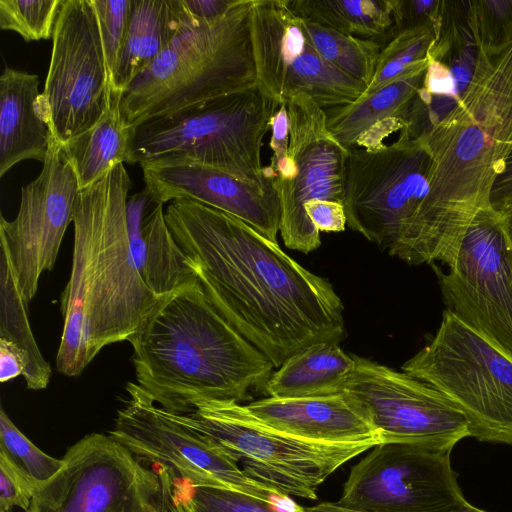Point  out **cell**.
<instances>
[{
  "label": "cell",
  "mask_w": 512,
  "mask_h": 512,
  "mask_svg": "<svg viewBox=\"0 0 512 512\" xmlns=\"http://www.w3.org/2000/svg\"><path fill=\"white\" fill-rule=\"evenodd\" d=\"M192 22L181 0H130L126 37L113 72L111 87L121 93Z\"/></svg>",
  "instance_id": "obj_24"
},
{
  "label": "cell",
  "mask_w": 512,
  "mask_h": 512,
  "mask_svg": "<svg viewBox=\"0 0 512 512\" xmlns=\"http://www.w3.org/2000/svg\"><path fill=\"white\" fill-rule=\"evenodd\" d=\"M156 472L168 512H279L271 504L241 493L193 487L160 467Z\"/></svg>",
  "instance_id": "obj_29"
},
{
  "label": "cell",
  "mask_w": 512,
  "mask_h": 512,
  "mask_svg": "<svg viewBox=\"0 0 512 512\" xmlns=\"http://www.w3.org/2000/svg\"><path fill=\"white\" fill-rule=\"evenodd\" d=\"M478 43L472 80L454 111L421 137L432 157L435 203L469 224L490 206L512 150V12L468 1Z\"/></svg>",
  "instance_id": "obj_4"
},
{
  "label": "cell",
  "mask_w": 512,
  "mask_h": 512,
  "mask_svg": "<svg viewBox=\"0 0 512 512\" xmlns=\"http://www.w3.org/2000/svg\"><path fill=\"white\" fill-rule=\"evenodd\" d=\"M310 41L331 66L367 87L372 81L381 45L305 20Z\"/></svg>",
  "instance_id": "obj_30"
},
{
  "label": "cell",
  "mask_w": 512,
  "mask_h": 512,
  "mask_svg": "<svg viewBox=\"0 0 512 512\" xmlns=\"http://www.w3.org/2000/svg\"><path fill=\"white\" fill-rule=\"evenodd\" d=\"M437 28L438 22L394 34L381 46L372 81L362 96L379 90L425 63L436 39Z\"/></svg>",
  "instance_id": "obj_31"
},
{
  "label": "cell",
  "mask_w": 512,
  "mask_h": 512,
  "mask_svg": "<svg viewBox=\"0 0 512 512\" xmlns=\"http://www.w3.org/2000/svg\"><path fill=\"white\" fill-rule=\"evenodd\" d=\"M243 406L262 424L305 440L382 443L368 408L348 391L318 397H267Z\"/></svg>",
  "instance_id": "obj_20"
},
{
  "label": "cell",
  "mask_w": 512,
  "mask_h": 512,
  "mask_svg": "<svg viewBox=\"0 0 512 512\" xmlns=\"http://www.w3.org/2000/svg\"><path fill=\"white\" fill-rule=\"evenodd\" d=\"M35 487L0 454V512L13 507L28 511Z\"/></svg>",
  "instance_id": "obj_36"
},
{
  "label": "cell",
  "mask_w": 512,
  "mask_h": 512,
  "mask_svg": "<svg viewBox=\"0 0 512 512\" xmlns=\"http://www.w3.org/2000/svg\"><path fill=\"white\" fill-rule=\"evenodd\" d=\"M301 18L384 45L392 37L390 0H288Z\"/></svg>",
  "instance_id": "obj_27"
},
{
  "label": "cell",
  "mask_w": 512,
  "mask_h": 512,
  "mask_svg": "<svg viewBox=\"0 0 512 512\" xmlns=\"http://www.w3.org/2000/svg\"><path fill=\"white\" fill-rule=\"evenodd\" d=\"M39 77L6 66L0 76V177L21 161L44 162L52 132L39 109Z\"/></svg>",
  "instance_id": "obj_23"
},
{
  "label": "cell",
  "mask_w": 512,
  "mask_h": 512,
  "mask_svg": "<svg viewBox=\"0 0 512 512\" xmlns=\"http://www.w3.org/2000/svg\"><path fill=\"white\" fill-rule=\"evenodd\" d=\"M431 265L447 309L512 357V245L499 214H475L448 272Z\"/></svg>",
  "instance_id": "obj_13"
},
{
  "label": "cell",
  "mask_w": 512,
  "mask_h": 512,
  "mask_svg": "<svg viewBox=\"0 0 512 512\" xmlns=\"http://www.w3.org/2000/svg\"><path fill=\"white\" fill-rule=\"evenodd\" d=\"M0 454L3 455L37 490L62 467L54 458L29 440L0 410ZM36 492V491H35Z\"/></svg>",
  "instance_id": "obj_32"
},
{
  "label": "cell",
  "mask_w": 512,
  "mask_h": 512,
  "mask_svg": "<svg viewBox=\"0 0 512 512\" xmlns=\"http://www.w3.org/2000/svg\"><path fill=\"white\" fill-rule=\"evenodd\" d=\"M492 208L499 214L512 245V196Z\"/></svg>",
  "instance_id": "obj_43"
},
{
  "label": "cell",
  "mask_w": 512,
  "mask_h": 512,
  "mask_svg": "<svg viewBox=\"0 0 512 512\" xmlns=\"http://www.w3.org/2000/svg\"><path fill=\"white\" fill-rule=\"evenodd\" d=\"M137 384L165 411L243 401L274 368L216 309L195 277L160 299L129 339Z\"/></svg>",
  "instance_id": "obj_3"
},
{
  "label": "cell",
  "mask_w": 512,
  "mask_h": 512,
  "mask_svg": "<svg viewBox=\"0 0 512 512\" xmlns=\"http://www.w3.org/2000/svg\"><path fill=\"white\" fill-rule=\"evenodd\" d=\"M167 225L220 314L273 364L345 334L344 306L332 284L304 268L242 220L179 199Z\"/></svg>",
  "instance_id": "obj_1"
},
{
  "label": "cell",
  "mask_w": 512,
  "mask_h": 512,
  "mask_svg": "<svg viewBox=\"0 0 512 512\" xmlns=\"http://www.w3.org/2000/svg\"><path fill=\"white\" fill-rule=\"evenodd\" d=\"M512 196V150L492 185L489 202L495 207Z\"/></svg>",
  "instance_id": "obj_41"
},
{
  "label": "cell",
  "mask_w": 512,
  "mask_h": 512,
  "mask_svg": "<svg viewBox=\"0 0 512 512\" xmlns=\"http://www.w3.org/2000/svg\"><path fill=\"white\" fill-rule=\"evenodd\" d=\"M166 412L215 441L250 479L290 497L316 500L318 487L331 474L377 445L321 443L291 436L257 421L232 400L203 401L188 414Z\"/></svg>",
  "instance_id": "obj_8"
},
{
  "label": "cell",
  "mask_w": 512,
  "mask_h": 512,
  "mask_svg": "<svg viewBox=\"0 0 512 512\" xmlns=\"http://www.w3.org/2000/svg\"><path fill=\"white\" fill-rule=\"evenodd\" d=\"M354 355L339 342L309 345L287 358L264 385L268 397L303 398L333 395L345 390L355 369Z\"/></svg>",
  "instance_id": "obj_26"
},
{
  "label": "cell",
  "mask_w": 512,
  "mask_h": 512,
  "mask_svg": "<svg viewBox=\"0 0 512 512\" xmlns=\"http://www.w3.org/2000/svg\"><path fill=\"white\" fill-rule=\"evenodd\" d=\"M271 139L270 148L272 149V157L270 164L271 169L281 165L288 156L289 147V117L286 101L279 104L277 111L270 121Z\"/></svg>",
  "instance_id": "obj_38"
},
{
  "label": "cell",
  "mask_w": 512,
  "mask_h": 512,
  "mask_svg": "<svg viewBox=\"0 0 512 512\" xmlns=\"http://www.w3.org/2000/svg\"><path fill=\"white\" fill-rule=\"evenodd\" d=\"M239 0H181L183 9L194 23H208L222 18Z\"/></svg>",
  "instance_id": "obj_39"
},
{
  "label": "cell",
  "mask_w": 512,
  "mask_h": 512,
  "mask_svg": "<svg viewBox=\"0 0 512 512\" xmlns=\"http://www.w3.org/2000/svg\"><path fill=\"white\" fill-rule=\"evenodd\" d=\"M127 225L138 272L158 298L196 277L167 225L163 205L153 202L146 189L128 196Z\"/></svg>",
  "instance_id": "obj_22"
},
{
  "label": "cell",
  "mask_w": 512,
  "mask_h": 512,
  "mask_svg": "<svg viewBox=\"0 0 512 512\" xmlns=\"http://www.w3.org/2000/svg\"><path fill=\"white\" fill-rule=\"evenodd\" d=\"M145 189L153 202L164 205L190 199L228 213L277 242L281 206L273 184H250L222 171L200 165H143Z\"/></svg>",
  "instance_id": "obj_19"
},
{
  "label": "cell",
  "mask_w": 512,
  "mask_h": 512,
  "mask_svg": "<svg viewBox=\"0 0 512 512\" xmlns=\"http://www.w3.org/2000/svg\"><path fill=\"white\" fill-rule=\"evenodd\" d=\"M427 66L428 60L355 102L325 109L331 135L346 150L384 146L386 138L407 127L412 101Z\"/></svg>",
  "instance_id": "obj_21"
},
{
  "label": "cell",
  "mask_w": 512,
  "mask_h": 512,
  "mask_svg": "<svg viewBox=\"0 0 512 512\" xmlns=\"http://www.w3.org/2000/svg\"><path fill=\"white\" fill-rule=\"evenodd\" d=\"M27 359L23 351L12 341L0 338V381L8 382L24 375Z\"/></svg>",
  "instance_id": "obj_40"
},
{
  "label": "cell",
  "mask_w": 512,
  "mask_h": 512,
  "mask_svg": "<svg viewBox=\"0 0 512 512\" xmlns=\"http://www.w3.org/2000/svg\"><path fill=\"white\" fill-rule=\"evenodd\" d=\"M289 147L286 160L271 169L281 206L279 232L285 246L309 253L320 244L305 205L314 200L343 202L348 150L331 135L325 109L305 93L286 100ZM269 167V166H268Z\"/></svg>",
  "instance_id": "obj_14"
},
{
  "label": "cell",
  "mask_w": 512,
  "mask_h": 512,
  "mask_svg": "<svg viewBox=\"0 0 512 512\" xmlns=\"http://www.w3.org/2000/svg\"><path fill=\"white\" fill-rule=\"evenodd\" d=\"M156 512H168L165 504L163 503V507H161L159 510H157Z\"/></svg>",
  "instance_id": "obj_44"
},
{
  "label": "cell",
  "mask_w": 512,
  "mask_h": 512,
  "mask_svg": "<svg viewBox=\"0 0 512 512\" xmlns=\"http://www.w3.org/2000/svg\"><path fill=\"white\" fill-rule=\"evenodd\" d=\"M355 369L344 391L368 408L382 442L450 451L469 437L455 404L435 387L406 372L354 355Z\"/></svg>",
  "instance_id": "obj_17"
},
{
  "label": "cell",
  "mask_w": 512,
  "mask_h": 512,
  "mask_svg": "<svg viewBox=\"0 0 512 512\" xmlns=\"http://www.w3.org/2000/svg\"><path fill=\"white\" fill-rule=\"evenodd\" d=\"M62 467L34 493L27 512H156L163 507L155 470L110 434L70 446Z\"/></svg>",
  "instance_id": "obj_11"
},
{
  "label": "cell",
  "mask_w": 512,
  "mask_h": 512,
  "mask_svg": "<svg viewBox=\"0 0 512 512\" xmlns=\"http://www.w3.org/2000/svg\"><path fill=\"white\" fill-rule=\"evenodd\" d=\"M110 77L92 0H63L39 109L63 145L95 125L106 112Z\"/></svg>",
  "instance_id": "obj_12"
},
{
  "label": "cell",
  "mask_w": 512,
  "mask_h": 512,
  "mask_svg": "<svg viewBox=\"0 0 512 512\" xmlns=\"http://www.w3.org/2000/svg\"><path fill=\"white\" fill-rule=\"evenodd\" d=\"M465 417L470 436L512 446V357L448 309L431 340L402 365Z\"/></svg>",
  "instance_id": "obj_9"
},
{
  "label": "cell",
  "mask_w": 512,
  "mask_h": 512,
  "mask_svg": "<svg viewBox=\"0 0 512 512\" xmlns=\"http://www.w3.org/2000/svg\"><path fill=\"white\" fill-rule=\"evenodd\" d=\"M432 157L404 130L377 149L348 150L343 184L347 225L409 264L450 266L467 230L431 193Z\"/></svg>",
  "instance_id": "obj_5"
},
{
  "label": "cell",
  "mask_w": 512,
  "mask_h": 512,
  "mask_svg": "<svg viewBox=\"0 0 512 512\" xmlns=\"http://www.w3.org/2000/svg\"><path fill=\"white\" fill-rule=\"evenodd\" d=\"M308 512H359L350 510L344 507H341L336 502H321L317 505L306 508ZM451 512H486L484 510L478 509L473 505H468L465 508L454 510Z\"/></svg>",
  "instance_id": "obj_42"
},
{
  "label": "cell",
  "mask_w": 512,
  "mask_h": 512,
  "mask_svg": "<svg viewBox=\"0 0 512 512\" xmlns=\"http://www.w3.org/2000/svg\"><path fill=\"white\" fill-rule=\"evenodd\" d=\"M250 24L257 82L277 102L305 93L328 109L355 102L366 90L318 54L288 0H253Z\"/></svg>",
  "instance_id": "obj_16"
},
{
  "label": "cell",
  "mask_w": 512,
  "mask_h": 512,
  "mask_svg": "<svg viewBox=\"0 0 512 512\" xmlns=\"http://www.w3.org/2000/svg\"><path fill=\"white\" fill-rule=\"evenodd\" d=\"M106 59L110 84L123 46L130 14V0H92Z\"/></svg>",
  "instance_id": "obj_34"
},
{
  "label": "cell",
  "mask_w": 512,
  "mask_h": 512,
  "mask_svg": "<svg viewBox=\"0 0 512 512\" xmlns=\"http://www.w3.org/2000/svg\"><path fill=\"white\" fill-rule=\"evenodd\" d=\"M341 507L359 512H451L467 507L450 451L382 442L352 467Z\"/></svg>",
  "instance_id": "obj_15"
},
{
  "label": "cell",
  "mask_w": 512,
  "mask_h": 512,
  "mask_svg": "<svg viewBox=\"0 0 512 512\" xmlns=\"http://www.w3.org/2000/svg\"><path fill=\"white\" fill-rule=\"evenodd\" d=\"M253 0L222 18L188 23L122 92L121 111L137 127L157 117L257 84L251 40Z\"/></svg>",
  "instance_id": "obj_6"
},
{
  "label": "cell",
  "mask_w": 512,
  "mask_h": 512,
  "mask_svg": "<svg viewBox=\"0 0 512 512\" xmlns=\"http://www.w3.org/2000/svg\"><path fill=\"white\" fill-rule=\"evenodd\" d=\"M131 188L121 163L77 193L56 354V368L65 376L81 374L105 346L129 341L161 299L146 286L132 255L127 225Z\"/></svg>",
  "instance_id": "obj_2"
},
{
  "label": "cell",
  "mask_w": 512,
  "mask_h": 512,
  "mask_svg": "<svg viewBox=\"0 0 512 512\" xmlns=\"http://www.w3.org/2000/svg\"><path fill=\"white\" fill-rule=\"evenodd\" d=\"M78 191L76 175L53 137L42 171L21 187L16 217L8 221L0 216V243L8 249L28 303L37 292L42 273L55 265L66 229L73 222Z\"/></svg>",
  "instance_id": "obj_18"
},
{
  "label": "cell",
  "mask_w": 512,
  "mask_h": 512,
  "mask_svg": "<svg viewBox=\"0 0 512 512\" xmlns=\"http://www.w3.org/2000/svg\"><path fill=\"white\" fill-rule=\"evenodd\" d=\"M127 391L130 398L109 434L139 461L164 468L193 487L229 490L272 506L285 496L250 479L215 441L174 420L138 384L128 383Z\"/></svg>",
  "instance_id": "obj_10"
},
{
  "label": "cell",
  "mask_w": 512,
  "mask_h": 512,
  "mask_svg": "<svg viewBox=\"0 0 512 512\" xmlns=\"http://www.w3.org/2000/svg\"><path fill=\"white\" fill-rule=\"evenodd\" d=\"M258 82L136 127L132 164L200 165L261 188L273 184L262 140L279 107Z\"/></svg>",
  "instance_id": "obj_7"
},
{
  "label": "cell",
  "mask_w": 512,
  "mask_h": 512,
  "mask_svg": "<svg viewBox=\"0 0 512 512\" xmlns=\"http://www.w3.org/2000/svg\"><path fill=\"white\" fill-rule=\"evenodd\" d=\"M63 0H0V27L26 42L53 37Z\"/></svg>",
  "instance_id": "obj_33"
},
{
  "label": "cell",
  "mask_w": 512,
  "mask_h": 512,
  "mask_svg": "<svg viewBox=\"0 0 512 512\" xmlns=\"http://www.w3.org/2000/svg\"><path fill=\"white\" fill-rule=\"evenodd\" d=\"M0 338L16 344L25 354L26 385L31 390L45 389L51 367L35 341L27 315V304L14 271L7 247L0 243Z\"/></svg>",
  "instance_id": "obj_28"
},
{
  "label": "cell",
  "mask_w": 512,
  "mask_h": 512,
  "mask_svg": "<svg viewBox=\"0 0 512 512\" xmlns=\"http://www.w3.org/2000/svg\"><path fill=\"white\" fill-rule=\"evenodd\" d=\"M122 93L111 87L109 106L90 129L61 146L62 157L71 165L79 190L103 178L116 165L132 164L136 127L124 118Z\"/></svg>",
  "instance_id": "obj_25"
},
{
  "label": "cell",
  "mask_w": 512,
  "mask_h": 512,
  "mask_svg": "<svg viewBox=\"0 0 512 512\" xmlns=\"http://www.w3.org/2000/svg\"><path fill=\"white\" fill-rule=\"evenodd\" d=\"M392 8V36L399 31L436 24L442 0H390ZM392 38V37H391Z\"/></svg>",
  "instance_id": "obj_35"
},
{
  "label": "cell",
  "mask_w": 512,
  "mask_h": 512,
  "mask_svg": "<svg viewBox=\"0 0 512 512\" xmlns=\"http://www.w3.org/2000/svg\"><path fill=\"white\" fill-rule=\"evenodd\" d=\"M311 224L320 232H342L347 225L342 203L331 200H314L305 205Z\"/></svg>",
  "instance_id": "obj_37"
}]
</instances>
